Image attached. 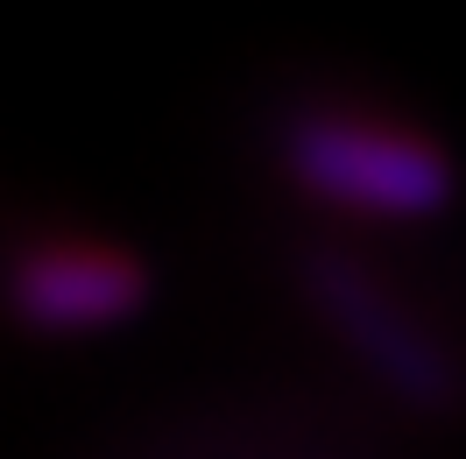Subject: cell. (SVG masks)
Returning <instances> with one entry per match:
<instances>
[{
	"label": "cell",
	"instance_id": "1",
	"mask_svg": "<svg viewBox=\"0 0 466 459\" xmlns=\"http://www.w3.org/2000/svg\"><path fill=\"white\" fill-rule=\"evenodd\" d=\"M276 163L311 205L353 219H431L460 191V170L431 135L360 107L290 114L276 135Z\"/></svg>",
	"mask_w": 466,
	"mask_h": 459
},
{
	"label": "cell",
	"instance_id": "2",
	"mask_svg": "<svg viewBox=\"0 0 466 459\" xmlns=\"http://www.w3.org/2000/svg\"><path fill=\"white\" fill-rule=\"evenodd\" d=\"M297 290H304V304L319 311L325 332L347 346L403 410L445 417V410L460 403V368H452V353L431 340V325L410 311L360 255L325 248V240L304 248V255H297Z\"/></svg>",
	"mask_w": 466,
	"mask_h": 459
},
{
	"label": "cell",
	"instance_id": "3",
	"mask_svg": "<svg viewBox=\"0 0 466 459\" xmlns=\"http://www.w3.org/2000/svg\"><path fill=\"white\" fill-rule=\"evenodd\" d=\"M0 297L29 332H106L148 304V269L114 240H29L0 269Z\"/></svg>",
	"mask_w": 466,
	"mask_h": 459
}]
</instances>
